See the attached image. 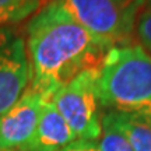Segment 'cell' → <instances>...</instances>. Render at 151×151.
<instances>
[{
	"label": "cell",
	"instance_id": "obj_10",
	"mask_svg": "<svg viewBox=\"0 0 151 151\" xmlns=\"http://www.w3.org/2000/svg\"><path fill=\"white\" fill-rule=\"evenodd\" d=\"M45 6L31 3V4H22V6H13V7H4L0 9V28L9 27V24L20 22L28 17L35 16L38 11Z\"/></svg>",
	"mask_w": 151,
	"mask_h": 151
},
{
	"label": "cell",
	"instance_id": "obj_3",
	"mask_svg": "<svg viewBox=\"0 0 151 151\" xmlns=\"http://www.w3.org/2000/svg\"><path fill=\"white\" fill-rule=\"evenodd\" d=\"M69 16L92 35L116 46L129 43L134 27V0H56Z\"/></svg>",
	"mask_w": 151,
	"mask_h": 151
},
{
	"label": "cell",
	"instance_id": "obj_1",
	"mask_svg": "<svg viewBox=\"0 0 151 151\" xmlns=\"http://www.w3.org/2000/svg\"><path fill=\"white\" fill-rule=\"evenodd\" d=\"M25 48L31 69L27 90L52 101L76 76L99 69L113 45L92 35L52 0L28 22Z\"/></svg>",
	"mask_w": 151,
	"mask_h": 151
},
{
	"label": "cell",
	"instance_id": "obj_8",
	"mask_svg": "<svg viewBox=\"0 0 151 151\" xmlns=\"http://www.w3.org/2000/svg\"><path fill=\"white\" fill-rule=\"evenodd\" d=\"M104 116L123 133L133 151H151V123L129 113L106 112Z\"/></svg>",
	"mask_w": 151,
	"mask_h": 151
},
{
	"label": "cell",
	"instance_id": "obj_5",
	"mask_svg": "<svg viewBox=\"0 0 151 151\" xmlns=\"http://www.w3.org/2000/svg\"><path fill=\"white\" fill-rule=\"evenodd\" d=\"M29 81L25 38L11 27L0 28V116L21 98Z\"/></svg>",
	"mask_w": 151,
	"mask_h": 151
},
{
	"label": "cell",
	"instance_id": "obj_14",
	"mask_svg": "<svg viewBox=\"0 0 151 151\" xmlns=\"http://www.w3.org/2000/svg\"><path fill=\"white\" fill-rule=\"evenodd\" d=\"M147 3H148V7H151V0H147Z\"/></svg>",
	"mask_w": 151,
	"mask_h": 151
},
{
	"label": "cell",
	"instance_id": "obj_13",
	"mask_svg": "<svg viewBox=\"0 0 151 151\" xmlns=\"http://www.w3.org/2000/svg\"><path fill=\"white\" fill-rule=\"evenodd\" d=\"M31 3H38V4L46 6L49 3V0H0V9H4V7H13V6L31 4Z\"/></svg>",
	"mask_w": 151,
	"mask_h": 151
},
{
	"label": "cell",
	"instance_id": "obj_11",
	"mask_svg": "<svg viewBox=\"0 0 151 151\" xmlns=\"http://www.w3.org/2000/svg\"><path fill=\"white\" fill-rule=\"evenodd\" d=\"M134 29L139 45H141L151 55V7L139 14L134 22Z\"/></svg>",
	"mask_w": 151,
	"mask_h": 151
},
{
	"label": "cell",
	"instance_id": "obj_12",
	"mask_svg": "<svg viewBox=\"0 0 151 151\" xmlns=\"http://www.w3.org/2000/svg\"><path fill=\"white\" fill-rule=\"evenodd\" d=\"M60 151H101L97 141L90 140H76Z\"/></svg>",
	"mask_w": 151,
	"mask_h": 151
},
{
	"label": "cell",
	"instance_id": "obj_6",
	"mask_svg": "<svg viewBox=\"0 0 151 151\" xmlns=\"http://www.w3.org/2000/svg\"><path fill=\"white\" fill-rule=\"evenodd\" d=\"M48 101L41 94L25 90L21 98L0 116V151H24L27 148Z\"/></svg>",
	"mask_w": 151,
	"mask_h": 151
},
{
	"label": "cell",
	"instance_id": "obj_9",
	"mask_svg": "<svg viewBox=\"0 0 151 151\" xmlns=\"http://www.w3.org/2000/svg\"><path fill=\"white\" fill-rule=\"evenodd\" d=\"M101 126H102L101 136L97 140L101 151H133L130 143L124 137L123 133L118 127H115L104 115Z\"/></svg>",
	"mask_w": 151,
	"mask_h": 151
},
{
	"label": "cell",
	"instance_id": "obj_2",
	"mask_svg": "<svg viewBox=\"0 0 151 151\" xmlns=\"http://www.w3.org/2000/svg\"><path fill=\"white\" fill-rule=\"evenodd\" d=\"M97 92L106 112L129 113L151 123V55L139 43L111 48L98 69Z\"/></svg>",
	"mask_w": 151,
	"mask_h": 151
},
{
	"label": "cell",
	"instance_id": "obj_4",
	"mask_svg": "<svg viewBox=\"0 0 151 151\" xmlns=\"http://www.w3.org/2000/svg\"><path fill=\"white\" fill-rule=\"evenodd\" d=\"M98 69L86 70L60 88L52 102L77 140L97 141L101 136V104L97 92Z\"/></svg>",
	"mask_w": 151,
	"mask_h": 151
},
{
	"label": "cell",
	"instance_id": "obj_7",
	"mask_svg": "<svg viewBox=\"0 0 151 151\" xmlns=\"http://www.w3.org/2000/svg\"><path fill=\"white\" fill-rule=\"evenodd\" d=\"M77 140L70 126L66 123L52 101L42 108L37 129L24 151H60Z\"/></svg>",
	"mask_w": 151,
	"mask_h": 151
}]
</instances>
